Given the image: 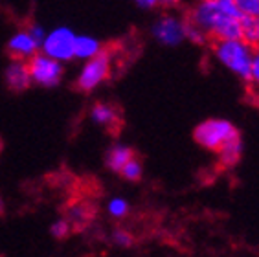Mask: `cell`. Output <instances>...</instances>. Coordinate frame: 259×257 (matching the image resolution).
<instances>
[{
  "mask_svg": "<svg viewBox=\"0 0 259 257\" xmlns=\"http://www.w3.org/2000/svg\"><path fill=\"white\" fill-rule=\"evenodd\" d=\"M190 20L215 40L243 37V15L235 0H199L191 8Z\"/></svg>",
  "mask_w": 259,
  "mask_h": 257,
  "instance_id": "cell-1",
  "label": "cell"
},
{
  "mask_svg": "<svg viewBox=\"0 0 259 257\" xmlns=\"http://www.w3.org/2000/svg\"><path fill=\"white\" fill-rule=\"evenodd\" d=\"M215 61L226 68L237 79L250 83L252 61H254V46L248 45L243 37L239 39H217L213 45Z\"/></svg>",
  "mask_w": 259,
  "mask_h": 257,
  "instance_id": "cell-2",
  "label": "cell"
},
{
  "mask_svg": "<svg viewBox=\"0 0 259 257\" xmlns=\"http://www.w3.org/2000/svg\"><path fill=\"white\" fill-rule=\"evenodd\" d=\"M237 136H241L237 127L225 118H208L193 128V140L197 145L209 153H217L223 145Z\"/></svg>",
  "mask_w": 259,
  "mask_h": 257,
  "instance_id": "cell-3",
  "label": "cell"
},
{
  "mask_svg": "<svg viewBox=\"0 0 259 257\" xmlns=\"http://www.w3.org/2000/svg\"><path fill=\"white\" fill-rule=\"evenodd\" d=\"M112 63H114V57L105 48L96 57L83 61L79 72H77V77H75V87L87 94L100 89L112 74Z\"/></svg>",
  "mask_w": 259,
  "mask_h": 257,
  "instance_id": "cell-4",
  "label": "cell"
},
{
  "mask_svg": "<svg viewBox=\"0 0 259 257\" xmlns=\"http://www.w3.org/2000/svg\"><path fill=\"white\" fill-rule=\"evenodd\" d=\"M28 66H30L33 84L42 87V89H54V87L61 84V81L65 77V63L46 55L40 50L33 57L28 59Z\"/></svg>",
  "mask_w": 259,
  "mask_h": 257,
  "instance_id": "cell-5",
  "label": "cell"
},
{
  "mask_svg": "<svg viewBox=\"0 0 259 257\" xmlns=\"http://www.w3.org/2000/svg\"><path fill=\"white\" fill-rule=\"evenodd\" d=\"M75 33L70 26H55L46 31L45 40L40 45V52L50 55L61 63H68L74 59V46H75Z\"/></svg>",
  "mask_w": 259,
  "mask_h": 257,
  "instance_id": "cell-6",
  "label": "cell"
},
{
  "mask_svg": "<svg viewBox=\"0 0 259 257\" xmlns=\"http://www.w3.org/2000/svg\"><path fill=\"white\" fill-rule=\"evenodd\" d=\"M186 26H188V20L180 19L179 15L165 13L151 24V37L160 46L175 48L186 40Z\"/></svg>",
  "mask_w": 259,
  "mask_h": 257,
  "instance_id": "cell-7",
  "label": "cell"
},
{
  "mask_svg": "<svg viewBox=\"0 0 259 257\" xmlns=\"http://www.w3.org/2000/svg\"><path fill=\"white\" fill-rule=\"evenodd\" d=\"M4 83L11 92H17V94L30 89L33 81H31L28 61L11 57V61L6 64L4 68Z\"/></svg>",
  "mask_w": 259,
  "mask_h": 257,
  "instance_id": "cell-8",
  "label": "cell"
},
{
  "mask_svg": "<svg viewBox=\"0 0 259 257\" xmlns=\"http://www.w3.org/2000/svg\"><path fill=\"white\" fill-rule=\"evenodd\" d=\"M6 50H8V54H10L11 57L28 61L40 50V42L30 33L28 28H24V30L15 31V33L8 39Z\"/></svg>",
  "mask_w": 259,
  "mask_h": 257,
  "instance_id": "cell-9",
  "label": "cell"
},
{
  "mask_svg": "<svg viewBox=\"0 0 259 257\" xmlns=\"http://www.w3.org/2000/svg\"><path fill=\"white\" fill-rule=\"evenodd\" d=\"M133 156H136V154L131 145L114 144V145H110V147L107 149V153H105V165H107V169L112 171V173H120L121 167H123Z\"/></svg>",
  "mask_w": 259,
  "mask_h": 257,
  "instance_id": "cell-10",
  "label": "cell"
},
{
  "mask_svg": "<svg viewBox=\"0 0 259 257\" xmlns=\"http://www.w3.org/2000/svg\"><path fill=\"white\" fill-rule=\"evenodd\" d=\"M90 121L98 127L103 128H114L120 123V114L118 110L109 103H96L89 112Z\"/></svg>",
  "mask_w": 259,
  "mask_h": 257,
  "instance_id": "cell-11",
  "label": "cell"
},
{
  "mask_svg": "<svg viewBox=\"0 0 259 257\" xmlns=\"http://www.w3.org/2000/svg\"><path fill=\"white\" fill-rule=\"evenodd\" d=\"M103 50L101 40L94 35H77L75 37V46H74V59L87 61L92 59Z\"/></svg>",
  "mask_w": 259,
  "mask_h": 257,
  "instance_id": "cell-12",
  "label": "cell"
},
{
  "mask_svg": "<svg viewBox=\"0 0 259 257\" xmlns=\"http://www.w3.org/2000/svg\"><path fill=\"white\" fill-rule=\"evenodd\" d=\"M243 138L241 136H237V138L230 140L228 144H225L223 147L217 151V160H219V163L223 165V167H234V165H237L241 160V156H243Z\"/></svg>",
  "mask_w": 259,
  "mask_h": 257,
  "instance_id": "cell-13",
  "label": "cell"
},
{
  "mask_svg": "<svg viewBox=\"0 0 259 257\" xmlns=\"http://www.w3.org/2000/svg\"><path fill=\"white\" fill-rule=\"evenodd\" d=\"M107 213H109V217L116 219V221H121L129 215L131 211V204L127 198L123 197H112L107 200V206H105Z\"/></svg>",
  "mask_w": 259,
  "mask_h": 257,
  "instance_id": "cell-14",
  "label": "cell"
},
{
  "mask_svg": "<svg viewBox=\"0 0 259 257\" xmlns=\"http://www.w3.org/2000/svg\"><path fill=\"white\" fill-rule=\"evenodd\" d=\"M243 39L254 48H259V19L243 17Z\"/></svg>",
  "mask_w": 259,
  "mask_h": 257,
  "instance_id": "cell-15",
  "label": "cell"
},
{
  "mask_svg": "<svg viewBox=\"0 0 259 257\" xmlns=\"http://www.w3.org/2000/svg\"><path fill=\"white\" fill-rule=\"evenodd\" d=\"M120 175L127 182H138V180H142V177H144V163L140 162L136 156H133V158L121 167Z\"/></svg>",
  "mask_w": 259,
  "mask_h": 257,
  "instance_id": "cell-16",
  "label": "cell"
},
{
  "mask_svg": "<svg viewBox=\"0 0 259 257\" xmlns=\"http://www.w3.org/2000/svg\"><path fill=\"white\" fill-rule=\"evenodd\" d=\"M186 40H190L191 45H195V46H202V45H206L208 35L200 30L197 24H193L191 20H188V26H186Z\"/></svg>",
  "mask_w": 259,
  "mask_h": 257,
  "instance_id": "cell-17",
  "label": "cell"
},
{
  "mask_svg": "<svg viewBox=\"0 0 259 257\" xmlns=\"http://www.w3.org/2000/svg\"><path fill=\"white\" fill-rule=\"evenodd\" d=\"M72 232V224L68 219H57L50 224V235L54 239H66Z\"/></svg>",
  "mask_w": 259,
  "mask_h": 257,
  "instance_id": "cell-18",
  "label": "cell"
},
{
  "mask_svg": "<svg viewBox=\"0 0 259 257\" xmlns=\"http://www.w3.org/2000/svg\"><path fill=\"white\" fill-rule=\"evenodd\" d=\"M112 242L120 248H131L135 244V235L125 228H116L112 232Z\"/></svg>",
  "mask_w": 259,
  "mask_h": 257,
  "instance_id": "cell-19",
  "label": "cell"
},
{
  "mask_svg": "<svg viewBox=\"0 0 259 257\" xmlns=\"http://www.w3.org/2000/svg\"><path fill=\"white\" fill-rule=\"evenodd\" d=\"M235 6L239 8L243 17L259 19V0H235Z\"/></svg>",
  "mask_w": 259,
  "mask_h": 257,
  "instance_id": "cell-20",
  "label": "cell"
},
{
  "mask_svg": "<svg viewBox=\"0 0 259 257\" xmlns=\"http://www.w3.org/2000/svg\"><path fill=\"white\" fill-rule=\"evenodd\" d=\"M250 83L259 90V48L254 50V61H252V74H250Z\"/></svg>",
  "mask_w": 259,
  "mask_h": 257,
  "instance_id": "cell-21",
  "label": "cell"
},
{
  "mask_svg": "<svg viewBox=\"0 0 259 257\" xmlns=\"http://www.w3.org/2000/svg\"><path fill=\"white\" fill-rule=\"evenodd\" d=\"M28 30H30V33L33 35L35 39L39 40L40 45H42V40H45V35H46V28L42 24H39V22H31L30 26H28Z\"/></svg>",
  "mask_w": 259,
  "mask_h": 257,
  "instance_id": "cell-22",
  "label": "cell"
},
{
  "mask_svg": "<svg viewBox=\"0 0 259 257\" xmlns=\"http://www.w3.org/2000/svg\"><path fill=\"white\" fill-rule=\"evenodd\" d=\"M87 219V211L79 206H74V208L68 211V221L70 223H83Z\"/></svg>",
  "mask_w": 259,
  "mask_h": 257,
  "instance_id": "cell-23",
  "label": "cell"
},
{
  "mask_svg": "<svg viewBox=\"0 0 259 257\" xmlns=\"http://www.w3.org/2000/svg\"><path fill=\"white\" fill-rule=\"evenodd\" d=\"M156 6H164V8H175V6H179L182 0H155Z\"/></svg>",
  "mask_w": 259,
  "mask_h": 257,
  "instance_id": "cell-24",
  "label": "cell"
},
{
  "mask_svg": "<svg viewBox=\"0 0 259 257\" xmlns=\"http://www.w3.org/2000/svg\"><path fill=\"white\" fill-rule=\"evenodd\" d=\"M135 2L140 6V8H144V10H151V8H155L156 6L155 0H135Z\"/></svg>",
  "mask_w": 259,
  "mask_h": 257,
  "instance_id": "cell-25",
  "label": "cell"
},
{
  "mask_svg": "<svg viewBox=\"0 0 259 257\" xmlns=\"http://www.w3.org/2000/svg\"><path fill=\"white\" fill-rule=\"evenodd\" d=\"M4 209H6V202H4V198L0 197V215L4 213Z\"/></svg>",
  "mask_w": 259,
  "mask_h": 257,
  "instance_id": "cell-26",
  "label": "cell"
},
{
  "mask_svg": "<svg viewBox=\"0 0 259 257\" xmlns=\"http://www.w3.org/2000/svg\"><path fill=\"white\" fill-rule=\"evenodd\" d=\"M254 99H255V105H257V107H259V90H257V92H255Z\"/></svg>",
  "mask_w": 259,
  "mask_h": 257,
  "instance_id": "cell-27",
  "label": "cell"
}]
</instances>
